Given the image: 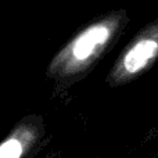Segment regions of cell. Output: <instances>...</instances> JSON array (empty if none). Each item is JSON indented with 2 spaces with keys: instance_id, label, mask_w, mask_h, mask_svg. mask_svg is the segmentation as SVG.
<instances>
[{
  "instance_id": "cell-1",
  "label": "cell",
  "mask_w": 158,
  "mask_h": 158,
  "mask_svg": "<svg viewBox=\"0 0 158 158\" xmlns=\"http://www.w3.org/2000/svg\"><path fill=\"white\" fill-rule=\"evenodd\" d=\"M108 33V28H106L104 25H96V27L89 28L75 42L74 47H72L74 57L81 61L86 60L87 57L92 56V53L94 52V49L98 44L104 43L107 40Z\"/></svg>"
},
{
  "instance_id": "cell-2",
  "label": "cell",
  "mask_w": 158,
  "mask_h": 158,
  "mask_svg": "<svg viewBox=\"0 0 158 158\" xmlns=\"http://www.w3.org/2000/svg\"><path fill=\"white\" fill-rule=\"evenodd\" d=\"M157 52V42L153 39H146V40L139 42L137 44H135L131 50L128 52V54L125 56L123 60V65L125 69L129 74H135L139 72L143 67H146V64L156 56Z\"/></svg>"
}]
</instances>
